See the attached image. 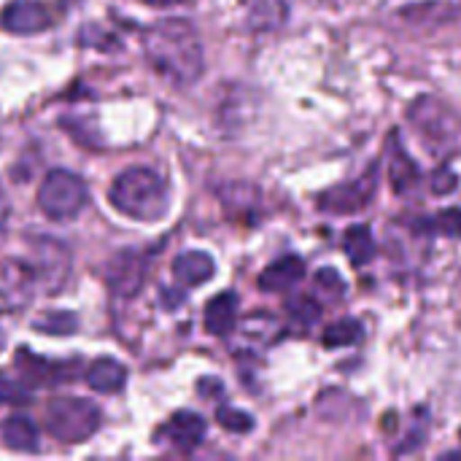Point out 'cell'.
Wrapping results in <instances>:
<instances>
[{"mask_svg": "<svg viewBox=\"0 0 461 461\" xmlns=\"http://www.w3.org/2000/svg\"><path fill=\"white\" fill-rule=\"evenodd\" d=\"M149 65L176 86H189L203 76V43L192 22L159 19L143 35Z\"/></svg>", "mask_w": 461, "mask_h": 461, "instance_id": "obj_1", "label": "cell"}, {"mask_svg": "<svg viewBox=\"0 0 461 461\" xmlns=\"http://www.w3.org/2000/svg\"><path fill=\"white\" fill-rule=\"evenodd\" d=\"M111 205L138 221H157L170 208V192L165 178L151 167H130L116 176L108 192Z\"/></svg>", "mask_w": 461, "mask_h": 461, "instance_id": "obj_2", "label": "cell"}, {"mask_svg": "<svg viewBox=\"0 0 461 461\" xmlns=\"http://www.w3.org/2000/svg\"><path fill=\"white\" fill-rule=\"evenodd\" d=\"M408 119L432 154L451 157L461 151V116L443 100L432 95H421L411 105Z\"/></svg>", "mask_w": 461, "mask_h": 461, "instance_id": "obj_3", "label": "cell"}, {"mask_svg": "<svg viewBox=\"0 0 461 461\" xmlns=\"http://www.w3.org/2000/svg\"><path fill=\"white\" fill-rule=\"evenodd\" d=\"M100 408L81 397H57L46 408V429L59 443H84L100 429Z\"/></svg>", "mask_w": 461, "mask_h": 461, "instance_id": "obj_4", "label": "cell"}, {"mask_svg": "<svg viewBox=\"0 0 461 461\" xmlns=\"http://www.w3.org/2000/svg\"><path fill=\"white\" fill-rule=\"evenodd\" d=\"M86 200H89L86 184L81 181V176L70 170L46 173L38 189V208L49 219H73L84 211Z\"/></svg>", "mask_w": 461, "mask_h": 461, "instance_id": "obj_5", "label": "cell"}, {"mask_svg": "<svg viewBox=\"0 0 461 461\" xmlns=\"http://www.w3.org/2000/svg\"><path fill=\"white\" fill-rule=\"evenodd\" d=\"M375 192H378V165H370L362 176H357L340 186L327 189L319 197V208L324 213H335V216L357 213L373 203Z\"/></svg>", "mask_w": 461, "mask_h": 461, "instance_id": "obj_6", "label": "cell"}, {"mask_svg": "<svg viewBox=\"0 0 461 461\" xmlns=\"http://www.w3.org/2000/svg\"><path fill=\"white\" fill-rule=\"evenodd\" d=\"M68 267H70L68 251L54 240H38L32 246V262L22 265V270L27 276V284L41 286L46 292H57L65 284Z\"/></svg>", "mask_w": 461, "mask_h": 461, "instance_id": "obj_7", "label": "cell"}, {"mask_svg": "<svg viewBox=\"0 0 461 461\" xmlns=\"http://www.w3.org/2000/svg\"><path fill=\"white\" fill-rule=\"evenodd\" d=\"M284 338V321L270 311H254L243 321H238L235 332V351L238 354H254L267 351Z\"/></svg>", "mask_w": 461, "mask_h": 461, "instance_id": "obj_8", "label": "cell"}, {"mask_svg": "<svg viewBox=\"0 0 461 461\" xmlns=\"http://www.w3.org/2000/svg\"><path fill=\"white\" fill-rule=\"evenodd\" d=\"M51 24V11L38 0H14L0 14V27L11 35H35Z\"/></svg>", "mask_w": 461, "mask_h": 461, "instance_id": "obj_9", "label": "cell"}, {"mask_svg": "<svg viewBox=\"0 0 461 461\" xmlns=\"http://www.w3.org/2000/svg\"><path fill=\"white\" fill-rule=\"evenodd\" d=\"M146 281V259L135 251H122L108 265V286L119 297H135Z\"/></svg>", "mask_w": 461, "mask_h": 461, "instance_id": "obj_10", "label": "cell"}, {"mask_svg": "<svg viewBox=\"0 0 461 461\" xmlns=\"http://www.w3.org/2000/svg\"><path fill=\"white\" fill-rule=\"evenodd\" d=\"M389 181L394 186L397 194H411L419 184H421V167L416 165V159L408 154V149L402 146L400 135H392L389 143Z\"/></svg>", "mask_w": 461, "mask_h": 461, "instance_id": "obj_11", "label": "cell"}, {"mask_svg": "<svg viewBox=\"0 0 461 461\" xmlns=\"http://www.w3.org/2000/svg\"><path fill=\"white\" fill-rule=\"evenodd\" d=\"M165 440L178 451H194L205 440V421L192 411H178L162 429Z\"/></svg>", "mask_w": 461, "mask_h": 461, "instance_id": "obj_12", "label": "cell"}, {"mask_svg": "<svg viewBox=\"0 0 461 461\" xmlns=\"http://www.w3.org/2000/svg\"><path fill=\"white\" fill-rule=\"evenodd\" d=\"M305 276V262L297 254H284L278 257L270 267L262 270L259 276V289L262 292H286L294 284H300Z\"/></svg>", "mask_w": 461, "mask_h": 461, "instance_id": "obj_13", "label": "cell"}, {"mask_svg": "<svg viewBox=\"0 0 461 461\" xmlns=\"http://www.w3.org/2000/svg\"><path fill=\"white\" fill-rule=\"evenodd\" d=\"M216 273V265L213 259L205 254V251H184L176 257L173 262V276L181 286H200L205 281H211Z\"/></svg>", "mask_w": 461, "mask_h": 461, "instance_id": "obj_14", "label": "cell"}, {"mask_svg": "<svg viewBox=\"0 0 461 461\" xmlns=\"http://www.w3.org/2000/svg\"><path fill=\"white\" fill-rule=\"evenodd\" d=\"M235 327H238V294L221 292L205 305V330L216 338H224Z\"/></svg>", "mask_w": 461, "mask_h": 461, "instance_id": "obj_15", "label": "cell"}, {"mask_svg": "<svg viewBox=\"0 0 461 461\" xmlns=\"http://www.w3.org/2000/svg\"><path fill=\"white\" fill-rule=\"evenodd\" d=\"M86 384H89V389H95L100 394H113V392L124 389L127 370L116 359H97L86 370Z\"/></svg>", "mask_w": 461, "mask_h": 461, "instance_id": "obj_16", "label": "cell"}, {"mask_svg": "<svg viewBox=\"0 0 461 461\" xmlns=\"http://www.w3.org/2000/svg\"><path fill=\"white\" fill-rule=\"evenodd\" d=\"M0 435L11 451H22V454L38 451V429L27 416H8L0 427Z\"/></svg>", "mask_w": 461, "mask_h": 461, "instance_id": "obj_17", "label": "cell"}, {"mask_svg": "<svg viewBox=\"0 0 461 461\" xmlns=\"http://www.w3.org/2000/svg\"><path fill=\"white\" fill-rule=\"evenodd\" d=\"M16 367H19V373H22L30 384L51 386V384H59L62 378H70V375H65V367H62V365H51V362L35 359L27 348L16 351Z\"/></svg>", "mask_w": 461, "mask_h": 461, "instance_id": "obj_18", "label": "cell"}, {"mask_svg": "<svg viewBox=\"0 0 461 461\" xmlns=\"http://www.w3.org/2000/svg\"><path fill=\"white\" fill-rule=\"evenodd\" d=\"M343 251L354 265H367L375 257V238L367 224H354L343 235Z\"/></svg>", "mask_w": 461, "mask_h": 461, "instance_id": "obj_19", "label": "cell"}, {"mask_svg": "<svg viewBox=\"0 0 461 461\" xmlns=\"http://www.w3.org/2000/svg\"><path fill=\"white\" fill-rule=\"evenodd\" d=\"M413 232H419V235H440V238H461V211L459 208H446L440 213L416 219Z\"/></svg>", "mask_w": 461, "mask_h": 461, "instance_id": "obj_20", "label": "cell"}, {"mask_svg": "<svg viewBox=\"0 0 461 461\" xmlns=\"http://www.w3.org/2000/svg\"><path fill=\"white\" fill-rule=\"evenodd\" d=\"M362 338H365V330H362V324L357 319H340V321H335V324L327 327L321 343L327 348H346V346L359 343Z\"/></svg>", "mask_w": 461, "mask_h": 461, "instance_id": "obj_21", "label": "cell"}, {"mask_svg": "<svg viewBox=\"0 0 461 461\" xmlns=\"http://www.w3.org/2000/svg\"><path fill=\"white\" fill-rule=\"evenodd\" d=\"M313 294L327 300V303H340L343 294H346V281L340 278L338 270L332 267H321L316 276H313Z\"/></svg>", "mask_w": 461, "mask_h": 461, "instance_id": "obj_22", "label": "cell"}, {"mask_svg": "<svg viewBox=\"0 0 461 461\" xmlns=\"http://www.w3.org/2000/svg\"><path fill=\"white\" fill-rule=\"evenodd\" d=\"M30 381L19 373V375H11V373H0V402L3 405H27L32 397H30Z\"/></svg>", "mask_w": 461, "mask_h": 461, "instance_id": "obj_23", "label": "cell"}, {"mask_svg": "<svg viewBox=\"0 0 461 461\" xmlns=\"http://www.w3.org/2000/svg\"><path fill=\"white\" fill-rule=\"evenodd\" d=\"M219 197L230 211H249L259 203V192L249 184H227L219 189Z\"/></svg>", "mask_w": 461, "mask_h": 461, "instance_id": "obj_24", "label": "cell"}, {"mask_svg": "<svg viewBox=\"0 0 461 461\" xmlns=\"http://www.w3.org/2000/svg\"><path fill=\"white\" fill-rule=\"evenodd\" d=\"M32 327L41 330V332H46V335H73L78 330V321L68 311H51V313L41 316Z\"/></svg>", "mask_w": 461, "mask_h": 461, "instance_id": "obj_25", "label": "cell"}, {"mask_svg": "<svg viewBox=\"0 0 461 461\" xmlns=\"http://www.w3.org/2000/svg\"><path fill=\"white\" fill-rule=\"evenodd\" d=\"M289 319L297 324V327H313L321 316V305L311 297V294H303V297H294L289 303Z\"/></svg>", "mask_w": 461, "mask_h": 461, "instance_id": "obj_26", "label": "cell"}, {"mask_svg": "<svg viewBox=\"0 0 461 461\" xmlns=\"http://www.w3.org/2000/svg\"><path fill=\"white\" fill-rule=\"evenodd\" d=\"M284 16H286L284 0H251V19H254V24L273 27V24H281Z\"/></svg>", "mask_w": 461, "mask_h": 461, "instance_id": "obj_27", "label": "cell"}, {"mask_svg": "<svg viewBox=\"0 0 461 461\" xmlns=\"http://www.w3.org/2000/svg\"><path fill=\"white\" fill-rule=\"evenodd\" d=\"M216 421L232 435H249L254 429V419L246 411H238V408H219Z\"/></svg>", "mask_w": 461, "mask_h": 461, "instance_id": "obj_28", "label": "cell"}, {"mask_svg": "<svg viewBox=\"0 0 461 461\" xmlns=\"http://www.w3.org/2000/svg\"><path fill=\"white\" fill-rule=\"evenodd\" d=\"M456 186H459V176L448 165H440V170L432 173V192L435 194H451Z\"/></svg>", "mask_w": 461, "mask_h": 461, "instance_id": "obj_29", "label": "cell"}, {"mask_svg": "<svg viewBox=\"0 0 461 461\" xmlns=\"http://www.w3.org/2000/svg\"><path fill=\"white\" fill-rule=\"evenodd\" d=\"M200 392H203V397H208L211 392L221 394V392H224V386H221L219 381H203V384H200Z\"/></svg>", "mask_w": 461, "mask_h": 461, "instance_id": "obj_30", "label": "cell"}, {"mask_svg": "<svg viewBox=\"0 0 461 461\" xmlns=\"http://www.w3.org/2000/svg\"><path fill=\"white\" fill-rule=\"evenodd\" d=\"M140 3H146V5H159V8H167V5H178V3H184V0H140Z\"/></svg>", "mask_w": 461, "mask_h": 461, "instance_id": "obj_31", "label": "cell"}, {"mask_svg": "<svg viewBox=\"0 0 461 461\" xmlns=\"http://www.w3.org/2000/svg\"><path fill=\"white\" fill-rule=\"evenodd\" d=\"M459 438H461V432H459Z\"/></svg>", "mask_w": 461, "mask_h": 461, "instance_id": "obj_32", "label": "cell"}]
</instances>
